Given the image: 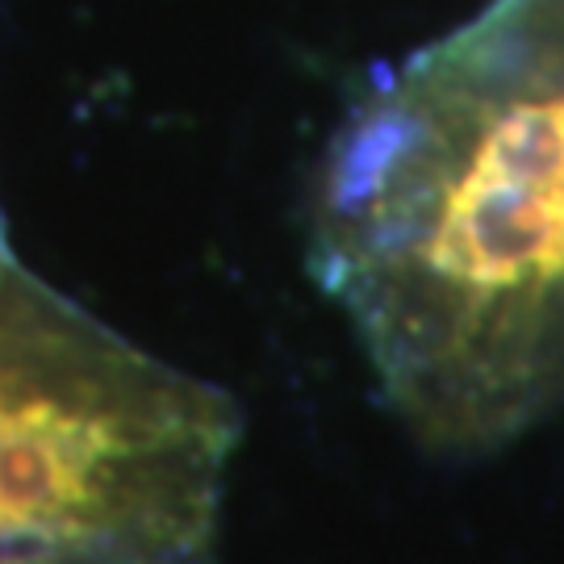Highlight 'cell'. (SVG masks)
Wrapping results in <instances>:
<instances>
[{
  "instance_id": "obj_1",
  "label": "cell",
  "mask_w": 564,
  "mask_h": 564,
  "mask_svg": "<svg viewBox=\"0 0 564 564\" xmlns=\"http://www.w3.org/2000/svg\"><path fill=\"white\" fill-rule=\"evenodd\" d=\"M310 268L384 402L485 452L564 398V0H494L339 126Z\"/></svg>"
},
{
  "instance_id": "obj_2",
  "label": "cell",
  "mask_w": 564,
  "mask_h": 564,
  "mask_svg": "<svg viewBox=\"0 0 564 564\" xmlns=\"http://www.w3.org/2000/svg\"><path fill=\"white\" fill-rule=\"evenodd\" d=\"M239 414L18 260L0 268V556L197 561Z\"/></svg>"
},
{
  "instance_id": "obj_3",
  "label": "cell",
  "mask_w": 564,
  "mask_h": 564,
  "mask_svg": "<svg viewBox=\"0 0 564 564\" xmlns=\"http://www.w3.org/2000/svg\"><path fill=\"white\" fill-rule=\"evenodd\" d=\"M0 564H147V561L105 556V552H4Z\"/></svg>"
},
{
  "instance_id": "obj_4",
  "label": "cell",
  "mask_w": 564,
  "mask_h": 564,
  "mask_svg": "<svg viewBox=\"0 0 564 564\" xmlns=\"http://www.w3.org/2000/svg\"><path fill=\"white\" fill-rule=\"evenodd\" d=\"M9 260H13V256H9V247H4V223H0V268Z\"/></svg>"
}]
</instances>
